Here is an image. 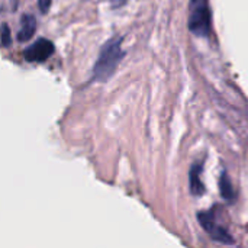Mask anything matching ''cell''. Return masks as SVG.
<instances>
[{
    "instance_id": "cell-1",
    "label": "cell",
    "mask_w": 248,
    "mask_h": 248,
    "mask_svg": "<svg viewBox=\"0 0 248 248\" xmlns=\"http://www.w3.org/2000/svg\"><path fill=\"white\" fill-rule=\"evenodd\" d=\"M121 44H122L121 38H113L102 46V51L93 68L94 80L105 81L115 73L121 60L124 58V51Z\"/></svg>"
},
{
    "instance_id": "cell-2",
    "label": "cell",
    "mask_w": 248,
    "mask_h": 248,
    "mask_svg": "<svg viewBox=\"0 0 248 248\" xmlns=\"http://www.w3.org/2000/svg\"><path fill=\"white\" fill-rule=\"evenodd\" d=\"M190 31L198 36H206L211 28V13L206 0L190 1Z\"/></svg>"
},
{
    "instance_id": "cell-3",
    "label": "cell",
    "mask_w": 248,
    "mask_h": 248,
    "mask_svg": "<svg viewBox=\"0 0 248 248\" xmlns=\"http://www.w3.org/2000/svg\"><path fill=\"white\" fill-rule=\"evenodd\" d=\"M54 44L49 39L39 38L36 42H33L31 46L25 49L23 57L28 62H42L46 61L54 54Z\"/></svg>"
},
{
    "instance_id": "cell-4",
    "label": "cell",
    "mask_w": 248,
    "mask_h": 248,
    "mask_svg": "<svg viewBox=\"0 0 248 248\" xmlns=\"http://www.w3.org/2000/svg\"><path fill=\"white\" fill-rule=\"evenodd\" d=\"M199 219H201V222H202V227H205V230H206L208 232H211L212 237H214L215 240H219V241H222V243H232V240L230 238V235H228L224 230H221L219 227H217L215 222L212 221V218H211L209 215L201 214V215H199Z\"/></svg>"
},
{
    "instance_id": "cell-5",
    "label": "cell",
    "mask_w": 248,
    "mask_h": 248,
    "mask_svg": "<svg viewBox=\"0 0 248 248\" xmlns=\"http://www.w3.org/2000/svg\"><path fill=\"white\" fill-rule=\"evenodd\" d=\"M36 31V19L33 15H25L20 20V29L17 32V39L19 41H28L33 36Z\"/></svg>"
},
{
    "instance_id": "cell-6",
    "label": "cell",
    "mask_w": 248,
    "mask_h": 248,
    "mask_svg": "<svg viewBox=\"0 0 248 248\" xmlns=\"http://www.w3.org/2000/svg\"><path fill=\"white\" fill-rule=\"evenodd\" d=\"M199 173H201L199 166H193V169L190 170V189L195 195H201L203 192V186L199 182Z\"/></svg>"
},
{
    "instance_id": "cell-7",
    "label": "cell",
    "mask_w": 248,
    "mask_h": 248,
    "mask_svg": "<svg viewBox=\"0 0 248 248\" xmlns=\"http://www.w3.org/2000/svg\"><path fill=\"white\" fill-rule=\"evenodd\" d=\"M221 189H222V196L225 199H232L234 193H232V187H231V183H230V179L228 176H222V180H221Z\"/></svg>"
},
{
    "instance_id": "cell-8",
    "label": "cell",
    "mask_w": 248,
    "mask_h": 248,
    "mask_svg": "<svg viewBox=\"0 0 248 248\" xmlns=\"http://www.w3.org/2000/svg\"><path fill=\"white\" fill-rule=\"evenodd\" d=\"M0 39H1V45H4V46H7L10 44V31H9L7 25H3Z\"/></svg>"
},
{
    "instance_id": "cell-9",
    "label": "cell",
    "mask_w": 248,
    "mask_h": 248,
    "mask_svg": "<svg viewBox=\"0 0 248 248\" xmlns=\"http://www.w3.org/2000/svg\"><path fill=\"white\" fill-rule=\"evenodd\" d=\"M51 3H52V0H38L39 10H41L42 13H46V12L49 10V7H51Z\"/></svg>"
}]
</instances>
